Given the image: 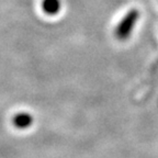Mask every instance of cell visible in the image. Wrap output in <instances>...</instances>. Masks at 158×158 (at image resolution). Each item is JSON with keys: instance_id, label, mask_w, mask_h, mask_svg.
Listing matches in <instances>:
<instances>
[{"instance_id": "cell-2", "label": "cell", "mask_w": 158, "mask_h": 158, "mask_svg": "<svg viewBox=\"0 0 158 158\" xmlns=\"http://www.w3.org/2000/svg\"><path fill=\"white\" fill-rule=\"evenodd\" d=\"M12 123L15 127L19 128V130H25L33 124V118L27 112H19L13 116Z\"/></svg>"}, {"instance_id": "cell-1", "label": "cell", "mask_w": 158, "mask_h": 158, "mask_svg": "<svg viewBox=\"0 0 158 158\" xmlns=\"http://www.w3.org/2000/svg\"><path fill=\"white\" fill-rule=\"evenodd\" d=\"M139 18V12L136 9H131L121 19V21L116 25L114 34H115L116 39L120 41H125L128 37L131 36L132 32H133L134 27H135L137 20Z\"/></svg>"}, {"instance_id": "cell-3", "label": "cell", "mask_w": 158, "mask_h": 158, "mask_svg": "<svg viewBox=\"0 0 158 158\" xmlns=\"http://www.w3.org/2000/svg\"><path fill=\"white\" fill-rule=\"evenodd\" d=\"M42 10L46 15H56L60 10V0H42Z\"/></svg>"}]
</instances>
